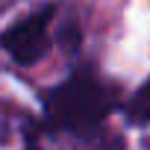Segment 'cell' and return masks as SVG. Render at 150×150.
<instances>
[{
    "mask_svg": "<svg viewBox=\"0 0 150 150\" xmlns=\"http://www.w3.org/2000/svg\"><path fill=\"white\" fill-rule=\"evenodd\" d=\"M56 15L53 3H44L24 15L21 21L9 24L0 33V50H3L15 65H35L50 50V21Z\"/></svg>",
    "mask_w": 150,
    "mask_h": 150,
    "instance_id": "cell-2",
    "label": "cell"
},
{
    "mask_svg": "<svg viewBox=\"0 0 150 150\" xmlns=\"http://www.w3.org/2000/svg\"><path fill=\"white\" fill-rule=\"evenodd\" d=\"M127 121L141 127V124H150V80H144L138 86V91L129 97L127 103Z\"/></svg>",
    "mask_w": 150,
    "mask_h": 150,
    "instance_id": "cell-3",
    "label": "cell"
},
{
    "mask_svg": "<svg viewBox=\"0 0 150 150\" xmlns=\"http://www.w3.org/2000/svg\"><path fill=\"white\" fill-rule=\"evenodd\" d=\"M41 103H44L47 124L53 129L88 135L115 109L118 88L112 83L100 80L97 71L77 68L74 74H68L62 83H56L53 88H47L44 97H41Z\"/></svg>",
    "mask_w": 150,
    "mask_h": 150,
    "instance_id": "cell-1",
    "label": "cell"
}]
</instances>
